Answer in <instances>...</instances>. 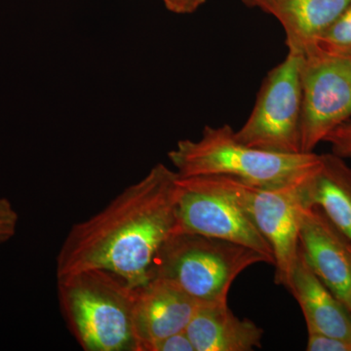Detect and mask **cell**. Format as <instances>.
I'll list each match as a JSON object with an SVG mask.
<instances>
[{
    "label": "cell",
    "mask_w": 351,
    "mask_h": 351,
    "mask_svg": "<svg viewBox=\"0 0 351 351\" xmlns=\"http://www.w3.org/2000/svg\"><path fill=\"white\" fill-rule=\"evenodd\" d=\"M179 175L156 164L98 213L71 226L56 258L57 279L107 270L136 289L154 278L156 258L177 232Z\"/></svg>",
    "instance_id": "obj_1"
},
{
    "label": "cell",
    "mask_w": 351,
    "mask_h": 351,
    "mask_svg": "<svg viewBox=\"0 0 351 351\" xmlns=\"http://www.w3.org/2000/svg\"><path fill=\"white\" fill-rule=\"evenodd\" d=\"M58 280L66 326L85 351H138L135 289L107 270L75 272Z\"/></svg>",
    "instance_id": "obj_2"
},
{
    "label": "cell",
    "mask_w": 351,
    "mask_h": 351,
    "mask_svg": "<svg viewBox=\"0 0 351 351\" xmlns=\"http://www.w3.org/2000/svg\"><path fill=\"white\" fill-rule=\"evenodd\" d=\"M180 177L228 176L258 186L286 184L315 170L321 154H281L243 144L225 124L206 126L198 140H182L168 154Z\"/></svg>",
    "instance_id": "obj_3"
},
{
    "label": "cell",
    "mask_w": 351,
    "mask_h": 351,
    "mask_svg": "<svg viewBox=\"0 0 351 351\" xmlns=\"http://www.w3.org/2000/svg\"><path fill=\"white\" fill-rule=\"evenodd\" d=\"M261 263H269V261L248 247L179 232L173 234L161 249L154 278L174 284L199 304H228V293L237 276Z\"/></svg>",
    "instance_id": "obj_4"
},
{
    "label": "cell",
    "mask_w": 351,
    "mask_h": 351,
    "mask_svg": "<svg viewBox=\"0 0 351 351\" xmlns=\"http://www.w3.org/2000/svg\"><path fill=\"white\" fill-rule=\"evenodd\" d=\"M315 170L276 186H253L228 176H195L248 214L274 252L276 283L285 288L299 251L302 210L309 205L307 182Z\"/></svg>",
    "instance_id": "obj_5"
},
{
    "label": "cell",
    "mask_w": 351,
    "mask_h": 351,
    "mask_svg": "<svg viewBox=\"0 0 351 351\" xmlns=\"http://www.w3.org/2000/svg\"><path fill=\"white\" fill-rule=\"evenodd\" d=\"M302 53L288 50L267 73L250 117L235 131L237 140L265 151L302 152Z\"/></svg>",
    "instance_id": "obj_6"
},
{
    "label": "cell",
    "mask_w": 351,
    "mask_h": 351,
    "mask_svg": "<svg viewBox=\"0 0 351 351\" xmlns=\"http://www.w3.org/2000/svg\"><path fill=\"white\" fill-rule=\"evenodd\" d=\"M302 152H314L351 119V58L304 53L302 66Z\"/></svg>",
    "instance_id": "obj_7"
},
{
    "label": "cell",
    "mask_w": 351,
    "mask_h": 351,
    "mask_svg": "<svg viewBox=\"0 0 351 351\" xmlns=\"http://www.w3.org/2000/svg\"><path fill=\"white\" fill-rule=\"evenodd\" d=\"M177 232L226 240L262 254L274 265V252L248 214L237 203L201 184L195 177L178 178Z\"/></svg>",
    "instance_id": "obj_8"
},
{
    "label": "cell",
    "mask_w": 351,
    "mask_h": 351,
    "mask_svg": "<svg viewBox=\"0 0 351 351\" xmlns=\"http://www.w3.org/2000/svg\"><path fill=\"white\" fill-rule=\"evenodd\" d=\"M300 247L309 267L351 311V242L316 205L302 210Z\"/></svg>",
    "instance_id": "obj_9"
},
{
    "label": "cell",
    "mask_w": 351,
    "mask_h": 351,
    "mask_svg": "<svg viewBox=\"0 0 351 351\" xmlns=\"http://www.w3.org/2000/svg\"><path fill=\"white\" fill-rule=\"evenodd\" d=\"M198 304L165 279H152L135 289L133 322L138 351L188 327Z\"/></svg>",
    "instance_id": "obj_10"
},
{
    "label": "cell",
    "mask_w": 351,
    "mask_h": 351,
    "mask_svg": "<svg viewBox=\"0 0 351 351\" xmlns=\"http://www.w3.org/2000/svg\"><path fill=\"white\" fill-rule=\"evenodd\" d=\"M286 289L301 307L307 332L351 341V311L314 274L300 246Z\"/></svg>",
    "instance_id": "obj_11"
},
{
    "label": "cell",
    "mask_w": 351,
    "mask_h": 351,
    "mask_svg": "<svg viewBox=\"0 0 351 351\" xmlns=\"http://www.w3.org/2000/svg\"><path fill=\"white\" fill-rule=\"evenodd\" d=\"M282 25L288 50L304 54L351 4V0H242Z\"/></svg>",
    "instance_id": "obj_12"
},
{
    "label": "cell",
    "mask_w": 351,
    "mask_h": 351,
    "mask_svg": "<svg viewBox=\"0 0 351 351\" xmlns=\"http://www.w3.org/2000/svg\"><path fill=\"white\" fill-rule=\"evenodd\" d=\"M184 331L195 351H252L263 337L262 328L240 319L228 304H199Z\"/></svg>",
    "instance_id": "obj_13"
},
{
    "label": "cell",
    "mask_w": 351,
    "mask_h": 351,
    "mask_svg": "<svg viewBox=\"0 0 351 351\" xmlns=\"http://www.w3.org/2000/svg\"><path fill=\"white\" fill-rule=\"evenodd\" d=\"M307 202L324 212L351 242V167L345 158L321 154V163L309 178Z\"/></svg>",
    "instance_id": "obj_14"
},
{
    "label": "cell",
    "mask_w": 351,
    "mask_h": 351,
    "mask_svg": "<svg viewBox=\"0 0 351 351\" xmlns=\"http://www.w3.org/2000/svg\"><path fill=\"white\" fill-rule=\"evenodd\" d=\"M308 51L351 58V4L315 39Z\"/></svg>",
    "instance_id": "obj_15"
},
{
    "label": "cell",
    "mask_w": 351,
    "mask_h": 351,
    "mask_svg": "<svg viewBox=\"0 0 351 351\" xmlns=\"http://www.w3.org/2000/svg\"><path fill=\"white\" fill-rule=\"evenodd\" d=\"M19 215L7 198L0 197V244L15 237Z\"/></svg>",
    "instance_id": "obj_16"
},
{
    "label": "cell",
    "mask_w": 351,
    "mask_h": 351,
    "mask_svg": "<svg viewBox=\"0 0 351 351\" xmlns=\"http://www.w3.org/2000/svg\"><path fill=\"white\" fill-rule=\"evenodd\" d=\"M332 147V154L351 158V119L339 125L325 140Z\"/></svg>",
    "instance_id": "obj_17"
},
{
    "label": "cell",
    "mask_w": 351,
    "mask_h": 351,
    "mask_svg": "<svg viewBox=\"0 0 351 351\" xmlns=\"http://www.w3.org/2000/svg\"><path fill=\"white\" fill-rule=\"evenodd\" d=\"M307 351H351V341L317 332H308Z\"/></svg>",
    "instance_id": "obj_18"
},
{
    "label": "cell",
    "mask_w": 351,
    "mask_h": 351,
    "mask_svg": "<svg viewBox=\"0 0 351 351\" xmlns=\"http://www.w3.org/2000/svg\"><path fill=\"white\" fill-rule=\"evenodd\" d=\"M145 351H195L186 331L176 332L147 346Z\"/></svg>",
    "instance_id": "obj_19"
},
{
    "label": "cell",
    "mask_w": 351,
    "mask_h": 351,
    "mask_svg": "<svg viewBox=\"0 0 351 351\" xmlns=\"http://www.w3.org/2000/svg\"><path fill=\"white\" fill-rule=\"evenodd\" d=\"M170 12L186 15L197 11L206 0H160Z\"/></svg>",
    "instance_id": "obj_20"
}]
</instances>
